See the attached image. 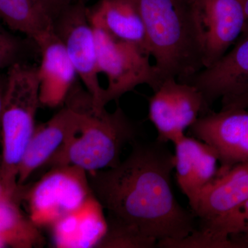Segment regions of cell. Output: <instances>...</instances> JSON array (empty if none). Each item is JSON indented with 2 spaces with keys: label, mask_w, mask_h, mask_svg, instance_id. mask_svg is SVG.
<instances>
[{
  "label": "cell",
  "mask_w": 248,
  "mask_h": 248,
  "mask_svg": "<svg viewBox=\"0 0 248 248\" xmlns=\"http://www.w3.org/2000/svg\"><path fill=\"white\" fill-rule=\"evenodd\" d=\"M115 167L88 173L93 194L106 211L107 234L99 248H153L197 228L196 217L173 192L174 155L167 143L134 141Z\"/></svg>",
  "instance_id": "cell-1"
},
{
  "label": "cell",
  "mask_w": 248,
  "mask_h": 248,
  "mask_svg": "<svg viewBox=\"0 0 248 248\" xmlns=\"http://www.w3.org/2000/svg\"><path fill=\"white\" fill-rule=\"evenodd\" d=\"M22 196L29 217L39 228L55 222L79 208L93 195L84 170L75 166L50 168Z\"/></svg>",
  "instance_id": "cell-6"
},
{
  "label": "cell",
  "mask_w": 248,
  "mask_h": 248,
  "mask_svg": "<svg viewBox=\"0 0 248 248\" xmlns=\"http://www.w3.org/2000/svg\"><path fill=\"white\" fill-rule=\"evenodd\" d=\"M28 44L10 33L0 24V70L22 62Z\"/></svg>",
  "instance_id": "cell-20"
},
{
  "label": "cell",
  "mask_w": 248,
  "mask_h": 248,
  "mask_svg": "<svg viewBox=\"0 0 248 248\" xmlns=\"http://www.w3.org/2000/svg\"><path fill=\"white\" fill-rule=\"evenodd\" d=\"M241 215H242V219L244 222L243 232L248 234V201L241 210Z\"/></svg>",
  "instance_id": "cell-25"
},
{
  "label": "cell",
  "mask_w": 248,
  "mask_h": 248,
  "mask_svg": "<svg viewBox=\"0 0 248 248\" xmlns=\"http://www.w3.org/2000/svg\"><path fill=\"white\" fill-rule=\"evenodd\" d=\"M67 99L78 115L62 146L45 165L52 168L75 166L88 173L115 167L127 143L135 141L138 129L117 107L112 112L94 104L89 93L77 84Z\"/></svg>",
  "instance_id": "cell-2"
},
{
  "label": "cell",
  "mask_w": 248,
  "mask_h": 248,
  "mask_svg": "<svg viewBox=\"0 0 248 248\" xmlns=\"http://www.w3.org/2000/svg\"><path fill=\"white\" fill-rule=\"evenodd\" d=\"M0 20L37 43L53 29V19L40 0H0Z\"/></svg>",
  "instance_id": "cell-18"
},
{
  "label": "cell",
  "mask_w": 248,
  "mask_h": 248,
  "mask_svg": "<svg viewBox=\"0 0 248 248\" xmlns=\"http://www.w3.org/2000/svg\"><path fill=\"white\" fill-rule=\"evenodd\" d=\"M210 110L200 90L174 78L164 80L148 100V117L157 132L156 140L164 143L182 138Z\"/></svg>",
  "instance_id": "cell-8"
},
{
  "label": "cell",
  "mask_w": 248,
  "mask_h": 248,
  "mask_svg": "<svg viewBox=\"0 0 248 248\" xmlns=\"http://www.w3.org/2000/svg\"><path fill=\"white\" fill-rule=\"evenodd\" d=\"M93 28L97 41L98 68L108 81L103 96L104 107L141 85H148L154 91L159 88L161 81L155 65L151 63V55L138 46L118 40L102 29Z\"/></svg>",
  "instance_id": "cell-5"
},
{
  "label": "cell",
  "mask_w": 248,
  "mask_h": 248,
  "mask_svg": "<svg viewBox=\"0 0 248 248\" xmlns=\"http://www.w3.org/2000/svg\"><path fill=\"white\" fill-rule=\"evenodd\" d=\"M36 46L41 57L37 66L41 107L61 108L77 84L76 68L53 29Z\"/></svg>",
  "instance_id": "cell-13"
},
{
  "label": "cell",
  "mask_w": 248,
  "mask_h": 248,
  "mask_svg": "<svg viewBox=\"0 0 248 248\" xmlns=\"http://www.w3.org/2000/svg\"><path fill=\"white\" fill-rule=\"evenodd\" d=\"M187 83L200 90L208 108L218 99L248 91V22L234 46Z\"/></svg>",
  "instance_id": "cell-11"
},
{
  "label": "cell",
  "mask_w": 248,
  "mask_h": 248,
  "mask_svg": "<svg viewBox=\"0 0 248 248\" xmlns=\"http://www.w3.org/2000/svg\"><path fill=\"white\" fill-rule=\"evenodd\" d=\"M248 201V162H246L217 175L189 205L196 218L203 221L242 217L241 210Z\"/></svg>",
  "instance_id": "cell-12"
},
{
  "label": "cell",
  "mask_w": 248,
  "mask_h": 248,
  "mask_svg": "<svg viewBox=\"0 0 248 248\" xmlns=\"http://www.w3.org/2000/svg\"><path fill=\"white\" fill-rule=\"evenodd\" d=\"M1 117L0 179L18 187L23 155L36 127L41 107L37 66L24 62L8 68Z\"/></svg>",
  "instance_id": "cell-4"
},
{
  "label": "cell",
  "mask_w": 248,
  "mask_h": 248,
  "mask_svg": "<svg viewBox=\"0 0 248 248\" xmlns=\"http://www.w3.org/2000/svg\"><path fill=\"white\" fill-rule=\"evenodd\" d=\"M53 31L66 49L84 89L94 104L103 106L104 89L99 82L97 41L86 1L67 6L53 19Z\"/></svg>",
  "instance_id": "cell-7"
},
{
  "label": "cell",
  "mask_w": 248,
  "mask_h": 248,
  "mask_svg": "<svg viewBox=\"0 0 248 248\" xmlns=\"http://www.w3.org/2000/svg\"><path fill=\"white\" fill-rule=\"evenodd\" d=\"M49 14L54 18L67 6L78 1H87L88 0H40Z\"/></svg>",
  "instance_id": "cell-23"
},
{
  "label": "cell",
  "mask_w": 248,
  "mask_h": 248,
  "mask_svg": "<svg viewBox=\"0 0 248 248\" xmlns=\"http://www.w3.org/2000/svg\"><path fill=\"white\" fill-rule=\"evenodd\" d=\"M6 246L4 244V243L0 239V248H6Z\"/></svg>",
  "instance_id": "cell-27"
},
{
  "label": "cell",
  "mask_w": 248,
  "mask_h": 248,
  "mask_svg": "<svg viewBox=\"0 0 248 248\" xmlns=\"http://www.w3.org/2000/svg\"><path fill=\"white\" fill-rule=\"evenodd\" d=\"M138 3L161 84L170 78L187 82L204 68L191 0H138Z\"/></svg>",
  "instance_id": "cell-3"
},
{
  "label": "cell",
  "mask_w": 248,
  "mask_h": 248,
  "mask_svg": "<svg viewBox=\"0 0 248 248\" xmlns=\"http://www.w3.org/2000/svg\"><path fill=\"white\" fill-rule=\"evenodd\" d=\"M221 109L243 108L248 110V91L221 99Z\"/></svg>",
  "instance_id": "cell-22"
},
{
  "label": "cell",
  "mask_w": 248,
  "mask_h": 248,
  "mask_svg": "<svg viewBox=\"0 0 248 248\" xmlns=\"http://www.w3.org/2000/svg\"><path fill=\"white\" fill-rule=\"evenodd\" d=\"M87 13L93 27L138 46L150 55L138 0H98L91 7L87 6Z\"/></svg>",
  "instance_id": "cell-17"
},
{
  "label": "cell",
  "mask_w": 248,
  "mask_h": 248,
  "mask_svg": "<svg viewBox=\"0 0 248 248\" xmlns=\"http://www.w3.org/2000/svg\"><path fill=\"white\" fill-rule=\"evenodd\" d=\"M22 186L13 187L0 179V204L12 201L19 202L22 197Z\"/></svg>",
  "instance_id": "cell-21"
},
{
  "label": "cell",
  "mask_w": 248,
  "mask_h": 248,
  "mask_svg": "<svg viewBox=\"0 0 248 248\" xmlns=\"http://www.w3.org/2000/svg\"><path fill=\"white\" fill-rule=\"evenodd\" d=\"M0 145H1V137H0ZM1 155L0 153V163H1Z\"/></svg>",
  "instance_id": "cell-28"
},
{
  "label": "cell",
  "mask_w": 248,
  "mask_h": 248,
  "mask_svg": "<svg viewBox=\"0 0 248 248\" xmlns=\"http://www.w3.org/2000/svg\"><path fill=\"white\" fill-rule=\"evenodd\" d=\"M178 185L191 203L218 173V155L213 147L184 135L173 143Z\"/></svg>",
  "instance_id": "cell-14"
},
{
  "label": "cell",
  "mask_w": 248,
  "mask_h": 248,
  "mask_svg": "<svg viewBox=\"0 0 248 248\" xmlns=\"http://www.w3.org/2000/svg\"><path fill=\"white\" fill-rule=\"evenodd\" d=\"M50 229L55 248H97L107 234V217L93 195L79 208L55 222Z\"/></svg>",
  "instance_id": "cell-16"
},
{
  "label": "cell",
  "mask_w": 248,
  "mask_h": 248,
  "mask_svg": "<svg viewBox=\"0 0 248 248\" xmlns=\"http://www.w3.org/2000/svg\"><path fill=\"white\" fill-rule=\"evenodd\" d=\"M6 76H3L0 74V132H1V110H2L3 101H4V96L5 92V88H6ZM1 137V135H0Z\"/></svg>",
  "instance_id": "cell-24"
},
{
  "label": "cell",
  "mask_w": 248,
  "mask_h": 248,
  "mask_svg": "<svg viewBox=\"0 0 248 248\" xmlns=\"http://www.w3.org/2000/svg\"><path fill=\"white\" fill-rule=\"evenodd\" d=\"M243 8H244L245 15H246V19L248 21V0H241Z\"/></svg>",
  "instance_id": "cell-26"
},
{
  "label": "cell",
  "mask_w": 248,
  "mask_h": 248,
  "mask_svg": "<svg viewBox=\"0 0 248 248\" xmlns=\"http://www.w3.org/2000/svg\"><path fill=\"white\" fill-rule=\"evenodd\" d=\"M191 136L208 143L221 164L217 175L236 165L248 162V110H210L201 115L190 128Z\"/></svg>",
  "instance_id": "cell-10"
},
{
  "label": "cell",
  "mask_w": 248,
  "mask_h": 248,
  "mask_svg": "<svg viewBox=\"0 0 248 248\" xmlns=\"http://www.w3.org/2000/svg\"><path fill=\"white\" fill-rule=\"evenodd\" d=\"M202 42L204 68L238 40L248 21L241 0H191Z\"/></svg>",
  "instance_id": "cell-9"
},
{
  "label": "cell",
  "mask_w": 248,
  "mask_h": 248,
  "mask_svg": "<svg viewBox=\"0 0 248 248\" xmlns=\"http://www.w3.org/2000/svg\"><path fill=\"white\" fill-rule=\"evenodd\" d=\"M0 239L14 248L43 247L45 241L40 228L23 213L17 201L0 204Z\"/></svg>",
  "instance_id": "cell-19"
},
{
  "label": "cell",
  "mask_w": 248,
  "mask_h": 248,
  "mask_svg": "<svg viewBox=\"0 0 248 248\" xmlns=\"http://www.w3.org/2000/svg\"><path fill=\"white\" fill-rule=\"evenodd\" d=\"M78 115L74 104L66 99L64 105L50 120L36 125L19 165L18 186L23 185L58 151L74 126Z\"/></svg>",
  "instance_id": "cell-15"
}]
</instances>
